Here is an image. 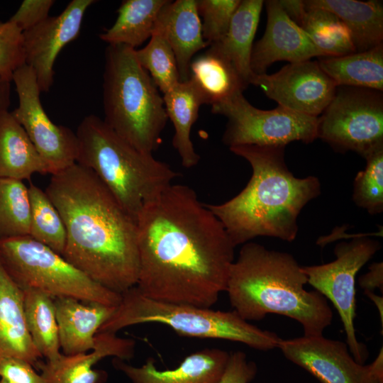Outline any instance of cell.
<instances>
[{
	"instance_id": "cell-42",
	"label": "cell",
	"mask_w": 383,
	"mask_h": 383,
	"mask_svg": "<svg viewBox=\"0 0 383 383\" xmlns=\"http://www.w3.org/2000/svg\"><path fill=\"white\" fill-rule=\"evenodd\" d=\"M365 294L375 304V305L377 306L378 310H379V315H380V318H381V323H382V326L383 324V299H382V296H378L375 294H374V292H368V293H365Z\"/></svg>"
},
{
	"instance_id": "cell-6",
	"label": "cell",
	"mask_w": 383,
	"mask_h": 383,
	"mask_svg": "<svg viewBox=\"0 0 383 383\" xmlns=\"http://www.w3.org/2000/svg\"><path fill=\"white\" fill-rule=\"evenodd\" d=\"M103 79L104 122L138 150L153 154L168 117L163 97L135 49L108 45Z\"/></svg>"
},
{
	"instance_id": "cell-22",
	"label": "cell",
	"mask_w": 383,
	"mask_h": 383,
	"mask_svg": "<svg viewBox=\"0 0 383 383\" xmlns=\"http://www.w3.org/2000/svg\"><path fill=\"white\" fill-rule=\"evenodd\" d=\"M306 8L324 9L335 14L348 29L356 52L383 44V6L372 0H307Z\"/></svg>"
},
{
	"instance_id": "cell-26",
	"label": "cell",
	"mask_w": 383,
	"mask_h": 383,
	"mask_svg": "<svg viewBox=\"0 0 383 383\" xmlns=\"http://www.w3.org/2000/svg\"><path fill=\"white\" fill-rule=\"evenodd\" d=\"M192 60L189 80L199 92L204 104L221 102L238 92L245 85L233 65L211 47Z\"/></svg>"
},
{
	"instance_id": "cell-24",
	"label": "cell",
	"mask_w": 383,
	"mask_h": 383,
	"mask_svg": "<svg viewBox=\"0 0 383 383\" xmlns=\"http://www.w3.org/2000/svg\"><path fill=\"white\" fill-rule=\"evenodd\" d=\"M48 168L21 125L9 109L0 111V178L29 180Z\"/></svg>"
},
{
	"instance_id": "cell-18",
	"label": "cell",
	"mask_w": 383,
	"mask_h": 383,
	"mask_svg": "<svg viewBox=\"0 0 383 383\" xmlns=\"http://www.w3.org/2000/svg\"><path fill=\"white\" fill-rule=\"evenodd\" d=\"M229 357L230 353L226 350L206 348L188 355L173 370L157 369L152 357L140 367L116 357L112 364L131 383H220Z\"/></svg>"
},
{
	"instance_id": "cell-19",
	"label": "cell",
	"mask_w": 383,
	"mask_h": 383,
	"mask_svg": "<svg viewBox=\"0 0 383 383\" xmlns=\"http://www.w3.org/2000/svg\"><path fill=\"white\" fill-rule=\"evenodd\" d=\"M60 350L65 355L91 351L101 326L116 306L74 298L54 299Z\"/></svg>"
},
{
	"instance_id": "cell-21",
	"label": "cell",
	"mask_w": 383,
	"mask_h": 383,
	"mask_svg": "<svg viewBox=\"0 0 383 383\" xmlns=\"http://www.w3.org/2000/svg\"><path fill=\"white\" fill-rule=\"evenodd\" d=\"M22 359L38 367L42 357L27 329L23 291L0 262V357Z\"/></svg>"
},
{
	"instance_id": "cell-41",
	"label": "cell",
	"mask_w": 383,
	"mask_h": 383,
	"mask_svg": "<svg viewBox=\"0 0 383 383\" xmlns=\"http://www.w3.org/2000/svg\"><path fill=\"white\" fill-rule=\"evenodd\" d=\"M11 82L0 77V111L9 109L10 105Z\"/></svg>"
},
{
	"instance_id": "cell-40",
	"label": "cell",
	"mask_w": 383,
	"mask_h": 383,
	"mask_svg": "<svg viewBox=\"0 0 383 383\" xmlns=\"http://www.w3.org/2000/svg\"><path fill=\"white\" fill-rule=\"evenodd\" d=\"M369 272L361 276L359 279V284L364 289V292H374L376 288L381 290L383 289V265L382 262H375L372 264L369 268Z\"/></svg>"
},
{
	"instance_id": "cell-29",
	"label": "cell",
	"mask_w": 383,
	"mask_h": 383,
	"mask_svg": "<svg viewBox=\"0 0 383 383\" xmlns=\"http://www.w3.org/2000/svg\"><path fill=\"white\" fill-rule=\"evenodd\" d=\"M23 311L27 329L32 341L46 361L61 357L54 299L38 289H22Z\"/></svg>"
},
{
	"instance_id": "cell-20",
	"label": "cell",
	"mask_w": 383,
	"mask_h": 383,
	"mask_svg": "<svg viewBox=\"0 0 383 383\" xmlns=\"http://www.w3.org/2000/svg\"><path fill=\"white\" fill-rule=\"evenodd\" d=\"M155 28L165 35L174 52L180 82L189 80L194 55L209 46L203 38L196 0L168 1L159 13Z\"/></svg>"
},
{
	"instance_id": "cell-17",
	"label": "cell",
	"mask_w": 383,
	"mask_h": 383,
	"mask_svg": "<svg viewBox=\"0 0 383 383\" xmlns=\"http://www.w3.org/2000/svg\"><path fill=\"white\" fill-rule=\"evenodd\" d=\"M135 342L111 333H98L94 348L89 353L62 355L57 360L40 363L38 368L45 383H104L107 374L94 369L101 360L114 357L123 360L133 357Z\"/></svg>"
},
{
	"instance_id": "cell-13",
	"label": "cell",
	"mask_w": 383,
	"mask_h": 383,
	"mask_svg": "<svg viewBox=\"0 0 383 383\" xmlns=\"http://www.w3.org/2000/svg\"><path fill=\"white\" fill-rule=\"evenodd\" d=\"M284 357L304 368L321 383H379L383 381V351L370 365L357 363L348 345L323 335L281 339Z\"/></svg>"
},
{
	"instance_id": "cell-10",
	"label": "cell",
	"mask_w": 383,
	"mask_h": 383,
	"mask_svg": "<svg viewBox=\"0 0 383 383\" xmlns=\"http://www.w3.org/2000/svg\"><path fill=\"white\" fill-rule=\"evenodd\" d=\"M211 112L228 119L223 142L229 148L242 145H284L317 139L318 117L278 106L272 110L253 106L238 92L211 106Z\"/></svg>"
},
{
	"instance_id": "cell-31",
	"label": "cell",
	"mask_w": 383,
	"mask_h": 383,
	"mask_svg": "<svg viewBox=\"0 0 383 383\" xmlns=\"http://www.w3.org/2000/svg\"><path fill=\"white\" fill-rule=\"evenodd\" d=\"M28 188L30 205L29 236L62 256L67 236L61 215L45 191L32 182Z\"/></svg>"
},
{
	"instance_id": "cell-37",
	"label": "cell",
	"mask_w": 383,
	"mask_h": 383,
	"mask_svg": "<svg viewBox=\"0 0 383 383\" xmlns=\"http://www.w3.org/2000/svg\"><path fill=\"white\" fill-rule=\"evenodd\" d=\"M54 3L53 0H25L9 21L24 32L46 19Z\"/></svg>"
},
{
	"instance_id": "cell-28",
	"label": "cell",
	"mask_w": 383,
	"mask_h": 383,
	"mask_svg": "<svg viewBox=\"0 0 383 383\" xmlns=\"http://www.w3.org/2000/svg\"><path fill=\"white\" fill-rule=\"evenodd\" d=\"M168 0H125L113 26L99 35L108 45H125L133 49L150 38L160 11Z\"/></svg>"
},
{
	"instance_id": "cell-33",
	"label": "cell",
	"mask_w": 383,
	"mask_h": 383,
	"mask_svg": "<svg viewBox=\"0 0 383 383\" xmlns=\"http://www.w3.org/2000/svg\"><path fill=\"white\" fill-rule=\"evenodd\" d=\"M135 55L163 94L180 82L174 52L159 29L155 28L149 43L142 49H135Z\"/></svg>"
},
{
	"instance_id": "cell-14",
	"label": "cell",
	"mask_w": 383,
	"mask_h": 383,
	"mask_svg": "<svg viewBox=\"0 0 383 383\" xmlns=\"http://www.w3.org/2000/svg\"><path fill=\"white\" fill-rule=\"evenodd\" d=\"M251 84L279 106L313 117L324 111L337 87L318 61L311 60L289 63L272 74H255Z\"/></svg>"
},
{
	"instance_id": "cell-39",
	"label": "cell",
	"mask_w": 383,
	"mask_h": 383,
	"mask_svg": "<svg viewBox=\"0 0 383 383\" xmlns=\"http://www.w3.org/2000/svg\"><path fill=\"white\" fill-rule=\"evenodd\" d=\"M256 364L248 360L245 353H230L229 360L220 383H250L257 374Z\"/></svg>"
},
{
	"instance_id": "cell-43",
	"label": "cell",
	"mask_w": 383,
	"mask_h": 383,
	"mask_svg": "<svg viewBox=\"0 0 383 383\" xmlns=\"http://www.w3.org/2000/svg\"><path fill=\"white\" fill-rule=\"evenodd\" d=\"M0 383H11V382H8V381H6V380L1 379Z\"/></svg>"
},
{
	"instance_id": "cell-3",
	"label": "cell",
	"mask_w": 383,
	"mask_h": 383,
	"mask_svg": "<svg viewBox=\"0 0 383 383\" xmlns=\"http://www.w3.org/2000/svg\"><path fill=\"white\" fill-rule=\"evenodd\" d=\"M284 145H242L229 148L245 159L252 173L245 187L230 200L206 204L235 247L259 236L292 242L303 208L321 194L314 176L296 177L284 160Z\"/></svg>"
},
{
	"instance_id": "cell-5",
	"label": "cell",
	"mask_w": 383,
	"mask_h": 383,
	"mask_svg": "<svg viewBox=\"0 0 383 383\" xmlns=\"http://www.w3.org/2000/svg\"><path fill=\"white\" fill-rule=\"evenodd\" d=\"M75 133L77 163L94 172L135 222L144 205L180 175L132 146L97 116H85Z\"/></svg>"
},
{
	"instance_id": "cell-11",
	"label": "cell",
	"mask_w": 383,
	"mask_h": 383,
	"mask_svg": "<svg viewBox=\"0 0 383 383\" xmlns=\"http://www.w3.org/2000/svg\"><path fill=\"white\" fill-rule=\"evenodd\" d=\"M380 247L377 240L357 236L336 245L335 260L320 265L302 266L308 283L335 307L344 326L349 351L355 360L362 365L369 353L355 335V277Z\"/></svg>"
},
{
	"instance_id": "cell-25",
	"label": "cell",
	"mask_w": 383,
	"mask_h": 383,
	"mask_svg": "<svg viewBox=\"0 0 383 383\" xmlns=\"http://www.w3.org/2000/svg\"><path fill=\"white\" fill-rule=\"evenodd\" d=\"M163 100L167 116L174 129L173 147L181 159L182 166L192 168L198 164L200 159L191 139V131L198 118L199 107L204 104L201 96L189 79L180 82L165 93Z\"/></svg>"
},
{
	"instance_id": "cell-16",
	"label": "cell",
	"mask_w": 383,
	"mask_h": 383,
	"mask_svg": "<svg viewBox=\"0 0 383 383\" xmlns=\"http://www.w3.org/2000/svg\"><path fill=\"white\" fill-rule=\"evenodd\" d=\"M267 14L262 38L252 47L250 67L256 74H265L274 62L289 63L326 57L304 30L293 21L283 9L279 1H265Z\"/></svg>"
},
{
	"instance_id": "cell-23",
	"label": "cell",
	"mask_w": 383,
	"mask_h": 383,
	"mask_svg": "<svg viewBox=\"0 0 383 383\" xmlns=\"http://www.w3.org/2000/svg\"><path fill=\"white\" fill-rule=\"evenodd\" d=\"M263 4L262 0L240 1L224 37L209 45L233 65L247 87L255 76L250 59Z\"/></svg>"
},
{
	"instance_id": "cell-15",
	"label": "cell",
	"mask_w": 383,
	"mask_h": 383,
	"mask_svg": "<svg viewBox=\"0 0 383 383\" xmlns=\"http://www.w3.org/2000/svg\"><path fill=\"white\" fill-rule=\"evenodd\" d=\"M94 2L72 0L58 16H48L23 32L25 64L33 70L40 91L50 89L57 56L67 44L77 38L84 13Z\"/></svg>"
},
{
	"instance_id": "cell-38",
	"label": "cell",
	"mask_w": 383,
	"mask_h": 383,
	"mask_svg": "<svg viewBox=\"0 0 383 383\" xmlns=\"http://www.w3.org/2000/svg\"><path fill=\"white\" fill-rule=\"evenodd\" d=\"M0 377L11 383H45L30 363L11 356L0 357Z\"/></svg>"
},
{
	"instance_id": "cell-36",
	"label": "cell",
	"mask_w": 383,
	"mask_h": 383,
	"mask_svg": "<svg viewBox=\"0 0 383 383\" xmlns=\"http://www.w3.org/2000/svg\"><path fill=\"white\" fill-rule=\"evenodd\" d=\"M25 65L23 32L13 22H0V77L11 82L14 72Z\"/></svg>"
},
{
	"instance_id": "cell-2",
	"label": "cell",
	"mask_w": 383,
	"mask_h": 383,
	"mask_svg": "<svg viewBox=\"0 0 383 383\" xmlns=\"http://www.w3.org/2000/svg\"><path fill=\"white\" fill-rule=\"evenodd\" d=\"M45 192L65 226L62 257L117 294L136 286L137 223L94 172L76 162L51 175Z\"/></svg>"
},
{
	"instance_id": "cell-32",
	"label": "cell",
	"mask_w": 383,
	"mask_h": 383,
	"mask_svg": "<svg viewBox=\"0 0 383 383\" xmlns=\"http://www.w3.org/2000/svg\"><path fill=\"white\" fill-rule=\"evenodd\" d=\"M28 188L23 181L0 178V240L30 234Z\"/></svg>"
},
{
	"instance_id": "cell-12",
	"label": "cell",
	"mask_w": 383,
	"mask_h": 383,
	"mask_svg": "<svg viewBox=\"0 0 383 383\" xmlns=\"http://www.w3.org/2000/svg\"><path fill=\"white\" fill-rule=\"evenodd\" d=\"M12 81L18 105L11 113L25 130L48 174H56L75 164L78 148L76 133L50 119L41 104V91L33 70L23 65L14 72Z\"/></svg>"
},
{
	"instance_id": "cell-7",
	"label": "cell",
	"mask_w": 383,
	"mask_h": 383,
	"mask_svg": "<svg viewBox=\"0 0 383 383\" xmlns=\"http://www.w3.org/2000/svg\"><path fill=\"white\" fill-rule=\"evenodd\" d=\"M148 323L167 325L180 335L228 340L264 351L277 348L282 339L275 333L249 323L235 311L155 300L136 286L121 294L119 304L98 333H116L128 326Z\"/></svg>"
},
{
	"instance_id": "cell-44",
	"label": "cell",
	"mask_w": 383,
	"mask_h": 383,
	"mask_svg": "<svg viewBox=\"0 0 383 383\" xmlns=\"http://www.w3.org/2000/svg\"><path fill=\"white\" fill-rule=\"evenodd\" d=\"M379 383H383V381L379 382Z\"/></svg>"
},
{
	"instance_id": "cell-34",
	"label": "cell",
	"mask_w": 383,
	"mask_h": 383,
	"mask_svg": "<svg viewBox=\"0 0 383 383\" xmlns=\"http://www.w3.org/2000/svg\"><path fill=\"white\" fill-rule=\"evenodd\" d=\"M364 158L366 167L355 177L352 199L356 206L376 215L383 211V145Z\"/></svg>"
},
{
	"instance_id": "cell-27",
	"label": "cell",
	"mask_w": 383,
	"mask_h": 383,
	"mask_svg": "<svg viewBox=\"0 0 383 383\" xmlns=\"http://www.w3.org/2000/svg\"><path fill=\"white\" fill-rule=\"evenodd\" d=\"M318 65L338 86L383 91V44L339 57H320Z\"/></svg>"
},
{
	"instance_id": "cell-35",
	"label": "cell",
	"mask_w": 383,
	"mask_h": 383,
	"mask_svg": "<svg viewBox=\"0 0 383 383\" xmlns=\"http://www.w3.org/2000/svg\"><path fill=\"white\" fill-rule=\"evenodd\" d=\"M202 18L204 39L210 45L221 40L228 31L240 0H196Z\"/></svg>"
},
{
	"instance_id": "cell-30",
	"label": "cell",
	"mask_w": 383,
	"mask_h": 383,
	"mask_svg": "<svg viewBox=\"0 0 383 383\" xmlns=\"http://www.w3.org/2000/svg\"><path fill=\"white\" fill-rule=\"evenodd\" d=\"M296 23L326 57H339L356 52L348 29L331 11L304 6Z\"/></svg>"
},
{
	"instance_id": "cell-1",
	"label": "cell",
	"mask_w": 383,
	"mask_h": 383,
	"mask_svg": "<svg viewBox=\"0 0 383 383\" xmlns=\"http://www.w3.org/2000/svg\"><path fill=\"white\" fill-rule=\"evenodd\" d=\"M137 288L161 301L210 308L226 292L235 246L193 189L172 184L137 221Z\"/></svg>"
},
{
	"instance_id": "cell-9",
	"label": "cell",
	"mask_w": 383,
	"mask_h": 383,
	"mask_svg": "<svg viewBox=\"0 0 383 383\" xmlns=\"http://www.w3.org/2000/svg\"><path fill=\"white\" fill-rule=\"evenodd\" d=\"M317 138L335 151L365 157L383 145V94L359 87L338 86L318 117Z\"/></svg>"
},
{
	"instance_id": "cell-8",
	"label": "cell",
	"mask_w": 383,
	"mask_h": 383,
	"mask_svg": "<svg viewBox=\"0 0 383 383\" xmlns=\"http://www.w3.org/2000/svg\"><path fill=\"white\" fill-rule=\"evenodd\" d=\"M0 262L21 289L31 288L53 299L74 298L111 306H117L121 299V294L96 283L29 235L0 240Z\"/></svg>"
},
{
	"instance_id": "cell-4",
	"label": "cell",
	"mask_w": 383,
	"mask_h": 383,
	"mask_svg": "<svg viewBox=\"0 0 383 383\" xmlns=\"http://www.w3.org/2000/svg\"><path fill=\"white\" fill-rule=\"evenodd\" d=\"M306 283L291 254L248 242L230 267L226 292L233 311L247 321L277 313L298 321L306 336L322 335L333 312L324 296L304 289Z\"/></svg>"
}]
</instances>
